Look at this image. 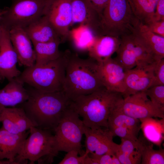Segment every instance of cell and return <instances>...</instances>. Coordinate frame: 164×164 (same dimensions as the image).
<instances>
[{
  "label": "cell",
  "instance_id": "8",
  "mask_svg": "<svg viewBox=\"0 0 164 164\" xmlns=\"http://www.w3.org/2000/svg\"><path fill=\"white\" fill-rule=\"evenodd\" d=\"M45 0H12L11 6L0 10L2 27L9 30L24 28L43 15Z\"/></svg>",
  "mask_w": 164,
  "mask_h": 164
},
{
  "label": "cell",
  "instance_id": "28",
  "mask_svg": "<svg viewBox=\"0 0 164 164\" xmlns=\"http://www.w3.org/2000/svg\"><path fill=\"white\" fill-rule=\"evenodd\" d=\"M159 0H129L136 18L146 24L152 21Z\"/></svg>",
  "mask_w": 164,
  "mask_h": 164
},
{
  "label": "cell",
  "instance_id": "4",
  "mask_svg": "<svg viewBox=\"0 0 164 164\" xmlns=\"http://www.w3.org/2000/svg\"><path fill=\"white\" fill-rule=\"evenodd\" d=\"M67 56L66 51L58 58L46 64L26 67L17 78L23 84L42 92L63 91Z\"/></svg>",
  "mask_w": 164,
  "mask_h": 164
},
{
  "label": "cell",
  "instance_id": "41",
  "mask_svg": "<svg viewBox=\"0 0 164 164\" xmlns=\"http://www.w3.org/2000/svg\"><path fill=\"white\" fill-rule=\"evenodd\" d=\"M1 26L0 23V37L1 36Z\"/></svg>",
  "mask_w": 164,
  "mask_h": 164
},
{
  "label": "cell",
  "instance_id": "12",
  "mask_svg": "<svg viewBox=\"0 0 164 164\" xmlns=\"http://www.w3.org/2000/svg\"><path fill=\"white\" fill-rule=\"evenodd\" d=\"M97 63L98 76L104 87L108 90L122 94L126 89V70L111 57Z\"/></svg>",
  "mask_w": 164,
  "mask_h": 164
},
{
  "label": "cell",
  "instance_id": "3",
  "mask_svg": "<svg viewBox=\"0 0 164 164\" xmlns=\"http://www.w3.org/2000/svg\"><path fill=\"white\" fill-rule=\"evenodd\" d=\"M123 98L121 93L104 87L71 101L70 106L82 118L85 126L108 128L109 116Z\"/></svg>",
  "mask_w": 164,
  "mask_h": 164
},
{
  "label": "cell",
  "instance_id": "10",
  "mask_svg": "<svg viewBox=\"0 0 164 164\" xmlns=\"http://www.w3.org/2000/svg\"><path fill=\"white\" fill-rule=\"evenodd\" d=\"M119 106L125 114L139 120L153 117L164 118V108L153 104L144 91L123 98Z\"/></svg>",
  "mask_w": 164,
  "mask_h": 164
},
{
  "label": "cell",
  "instance_id": "32",
  "mask_svg": "<svg viewBox=\"0 0 164 164\" xmlns=\"http://www.w3.org/2000/svg\"><path fill=\"white\" fill-rule=\"evenodd\" d=\"M63 159L60 162L59 164H85L86 159L88 152L85 151L82 155L78 156L77 151L72 150L67 152Z\"/></svg>",
  "mask_w": 164,
  "mask_h": 164
},
{
  "label": "cell",
  "instance_id": "38",
  "mask_svg": "<svg viewBox=\"0 0 164 164\" xmlns=\"http://www.w3.org/2000/svg\"><path fill=\"white\" fill-rule=\"evenodd\" d=\"M161 20H164V0L158 1L152 21Z\"/></svg>",
  "mask_w": 164,
  "mask_h": 164
},
{
  "label": "cell",
  "instance_id": "9",
  "mask_svg": "<svg viewBox=\"0 0 164 164\" xmlns=\"http://www.w3.org/2000/svg\"><path fill=\"white\" fill-rule=\"evenodd\" d=\"M43 15L54 27L61 43L64 42L72 24L71 0H45Z\"/></svg>",
  "mask_w": 164,
  "mask_h": 164
},
{
  "label": "cell",
  "instance_id": "22",
  "mask_svg": "<svg viewBox=\"0 0 164 164\" xmlns=\"http://www.w3.org/2000/svg\"><path fill=\"white\" fill-rule=\"evenodd\" d=\"M23 28L32 44L60 40L54 27L44 15Z\"/></svg>",
  "mask_w": 164,
  "mask_h": 164
},
{
  "label": "cell",
  "instance_id": "39",
  "mask_svg": "<svg viewBox=\"0 0 164 164\" xmlns=\"http://www.w3.org/2000/svg\"><path fill=\"white\" fill-rule=\"evenodd\" d=\"M100 15L108 0H88Z\"/></svg>",
  "mask_w": 164,
  "mask_h": 164
},
{
  "label": "cell",
  "instance_id": "2",
  "mask_svg": "<svg viewBox=\"0 0 164 164\" xmlns=\"http://www.w3.org/2000/svg\"><path fill=\"white\" fill-rule=\"evenodd\" d=\"M65 75L63 91L71 101L104 87L99 77L98 63L66 50Z\"/></svg>",
  "mask_w": 164,
  "mask_h": 164
},
{
  "label": "cell",
  "instance_id": "26",
  "mask_svg": "<svg viewBox=\"0 0 164 164\" xmlns=\"http://www.w3.org/2000/svg\"><path fill=\"white\" fill-rule=\"evenodd\" d=\"M131 34L120 38L121 43L116 52L117 56L114 59L127 71L135 67L137 61L132 50Z\"/></svg>",
  "mask_w": 164,
  "mask_h": 164
},
{
  "label": "cell",
  "instance_id": "34",
  "mask_svg": "<svg viewBox=\"0 0 164 164\" xmlns=\"http://www.w3.org/2000/svg\"><path fill=\"white\" fill-rule=\"evenodd\" d=\"M114 136H118L125 139L137 140L138 135L127 128L123 127H114L108 128Z\"/></svg>",
  "mask_w": 164,
  "mask_h": 164
},
{
  "label": "cell",
  "instance_id": "25",
  "mask_svg": "<svg viewBox=\"0 0 164 164\" xmlns=\"http://www.w3.org/2000/svg\"><path fill=\"white\" fill-rule=\"evenodd\" d=\"M141 128L147 140L160 146L163 139L164 118L156 120L152 118L140 120Z\"/></svg>",
  "mask_w": 164,
  "mask_h": 164
},
{
  "label": "cell",
  "instance_id": "6",
  "mask_svg": "<svg viewBox=\"0 0 164 164\" xmlns=\"http://www.w3.org/2000/svg\"><path fill=\"white\" fill-rule=\"evenodd\" d=\"M139 21L132 12L129 0H108L101 15V35L121 38L131 34Z\"/></svg>",
  "mask_w": 164,
  "mask_h": 164
},
{
  "label": "cell",
  "instance_id": "36",
  "mask_svg": "<svg viewBox=\"0 0 164 164\" xmlns=\"http://www.w3.org/2000/svg\"><path fill=\"white\" fill-rule=\"evenodd\" d=\"M115 155L121 164H139L141 163V157L126 154L118 151Z\"/></svg>",
  "mask_w": 164,
  "mask_h": 164
},
{
  "label": "cell",
  "instance_id": "11",
  "mask_svg": "<svg viewBox=\"0 0 164 164\" xmlns=\"http://www.w3.org/2000/svg\"><path fill=\"white\" fill-rule=\"evenodd\" d=\"M85 146L89 156H99L105 154H115L119 145L113 140L114 135L107 128L93 129L84 125Z\"/></svg>",
  "mask_w": 164,
  "mask_h": 164
},
{
  "label": "cell",
  "instance_id": "35",
  "mask_svg": "<svg viewBox=\"0 0 164 164\" xmlns=\"http://www.w3.org/2000/svg\"><path fill=\"white\" fill-rule=\"evenodd\" d=\"M89 156L94 159L97 164H121L115 154H105L99 156Z\"/></svg>",
  "mask_w": 164,
  "mask_h": 164
},
{
  "label": "cell",
  "instance_id": "1",
  "mask_svg": "<svg viewBox=\"0 0 164 164\" xmlns=\"http://www.w3.org/2000/svg\"><path fill=\"white\" fill-rule=\"evenodd\" d=\"M28 99L21 104L35 127L54 132L71 101L63 91L44 92L32 87Z\"/></svg>",
  "mask_w": 164,
  "mask_h": 164
},
{
  "label": "cell",
  "instance_id": "37",
  "mask_svg": "<svg viewBox=\"0 0 164 164\" xmlns=\"http://www.w3.org/2000/svg\"><path fill=\"white\" fill-rule=\"evenodd\" d=\"M145 25L152 32L164 37V20L152 21Z\"/></svg>",
  "mask_w": 164,
  "mask_h": 164
},
{
  "label": "cell",
  "instance_id": "19",
  "mask_svg": "<svg viewBox=\"0 0 164 164\" xmlns=\"http://www.w3.org/2000/svg\"><path fill=\"white\" fill-rule=\"evenodd\" d=\"M29 133L28 131L19 134L10 132L3 128L0 129V160L4 159L18 164L15 161L25 139Z\"/></svg>",
  "mask_w": 164,
  "mask_h": 164
},
{
  "label": "cell",
  "instance_id": "40",
  "mask_svg": "<svg viewBox=\"0 0 164 164\" xmlns=\"http://www.w3.org/2000/svg\"><path fill=\"white\" fill-rule=\"evenodd\" d=\"M4 80L3 78L2 77L0 73V80Z\"/></svg>",
  "mask_w": 164,
  "mask_h": 164
},
{
  "label": "cell",
  "instance_id": "14",
  "mask_svg": "<svg viewBox=\"0 0 164 164\" xmlns=\"http://www.w3.org/2000/svg\"><path fill=\"white\" fill-rule=\"evenodd\" d=\"M0 39V73L9 81L21 74L17 69V55L11 42L9 30L1 26Z\"/></svg>",
  "mask_w": 164,
  "mask_h": 164
},
{
  "label": "cell",
  "instance_id": "30",
  "mask_svg": "<svg viewBox=\"0 0 164 164\" xmlns=\"http://www.w3.org/2000/svg\"><path fill=\"white\" fill-rule=\"evenodd\" d=\"M119 151L123 153L141 157L143 146V138L137 140L121 138Z\"/></svg>",
  "mask_w": 164,
  "mask_h": 164
},
{
  "label": "cell",
  "instance_id": "23",
  "mask_svg": "<svg viewBox=\"0 0 164 164\" xmlns=\"http://www.w3.org/2000/svg\"><path fill=\"white\" fill-rule=\"evenodd\" d=\"M60 43L61 40L59 39L48 42L32 43L36 57L35 64L43 65L59 57L62 53L59 49Z\"/></svg>",
  "mask_w": 164,
  "mask_h": 164
},
{
  "label": "cell",
  "instance_id": "16",
  "mask_svg": "<svg viewBox=\"0 0 164 164\" xmlns=\"http://www.w3.org/2000/svg\"><path fill=\"white\" fill-rule=\"evenodd\" d=\"M9 34L19 65L27 67L34 65L36 60L35 52L32 43L24 29L12 28L9 30Z\"/></svg>",
  "mask_w": 164,
  "mask_h": 164
},
{
  "label": "cell",
  "instance_id": "20",
  "mask_svg": "<svg viewBox=\"0 0 164 164\" xmlns=\"http://www.w3.org/2000/svg\"><path fill=\"white\" fill-rule=\"evenodd\" d=\"M120 38L109 35L97 36L88 52L89 57L97 63L111 57L118 49Z\"/></svg>",
  "mask_w": 164,
  "mask_h": 164
},
{
  "label": "cell",
  "instance_id": "33",
  "mask_svg": "<svg viewBox=\"0 0 164 164\" xmlns=\"http://www.w3.org/2000/svg\"><path fill=\"white\" fill-rule=\"evenodd\" d=\"M154 80L152 86L164 85V59L157 61L153 68Z\"/></svg>",
  "mask_w": 164,
  "mask_h": 164
},
{
  "label": "cell",
  "instance_id": "21",
  "mask_svg": "<svg viewBox=\"0 0 164 164\" xmlns=\"http://www.w3.org/2000/svg\"><path fill=\"white\" fill-rule=\"evenodd\" d=\"M9 81L0 89V107H15L26 101L29 97L28 90L25 88L24 84L17 77Z\"/></svg>",
  "mask_w": 164,
  "mask_h": 164
},
{
  "label": "cell",
  "instance_id": "5",
  "mask_svg": "<svg viewBox=\"0 0 164 164\" xmlns=\"http://www.w3.org/2000/svg\"><path fill=\"white\" fill-rule=\"evenodd\" d=\"M15 161L18 164H50L58 153L54 135L51 131L32 127Z\"/></svg>",
  "mask_w": 164,
  "mask_h": 164
},
{
  "label": "cell",
  "instance_id": "24",
  "mask_svg": "<svg viewBox=\"0 0 164 164\" xmlns=\"http://www.w3.org/2000/svg\"><path fill=\"white\" fill-rule=\"evenodd\" d=\"M97 36L87 26L80 24L77 27L70 31L68 38H71L73 45L78 51H88Z\"/></svg>",
  "mask_w": 164,
  "mask_h": 164
},
{
  "label": "cell",
  "instance_id": "13",
  "mask_svg": "<svg viewBox=\"0 0 164 164\" xmlns=\"http://www.w3.org/2000/svg\"><path fill=\"white\" fill-rule=\"evenodd\" d=\"M155 62L149 65H136L126 71V89L122 94L123 98L145 91L152 86L154 80V66Z\"/></svg>",
  "mask_w": 164,
  "mask_h": 164
},
{
  "label": "cell",
  "instance_id": "18",
  "mask_svg": "<svg viewBox=\"0 0 164 164\" xmlns=\"http://www.w3.org/2000/svg\"><path fill=\"white\" fill-rule=\"evenodd\" d=\"M0 114L2 128L10 132L21 134L35 127L21 107H0Z\"/></svg>",
  "mask_w": 164,
  "mask_h": 164
},
{
  "label": "cell",
  "instance_id": "17",
  "mask_svg": "<svg viewBox=\"0 0 164 164\" xmlns=\"http://www.w3.org/2000/svg\"><path fill=\"white\" fill-rule=\"evenodd\" d=\"M135 38L157 61L164 58V37L151 31L139 21L132 33Z\"/></svg>",
  "mask_w": 164,
  "mask_h": 164
},
{
  "label": "cell",
  "instance_id": "42",
  "mask_svg": "<svg viewBox=\"0 0 164 164\" xmlns=\"http://www.w3.org/2000/svg\"><path fill=\"white\" fill-rule=\"evenodd\" d=\"M1 121V116L0 114V122Z\"/></svg>",
  "mask_w": 164,
  "mask_h": 164
},
{
  "label": "cell",
  "instance_id": "15",
  "mask_svg": "<svg viewBox=\"0 0 164 164\" xmlns=\"http://www.w3.org/2000/svg\"><path fill=\"white\" fill-rule=\"evenodd\" d=\"M72 24L79 23L89 27L97 36L101 35V15L88 0H71Z\"/></svg>",
  "mask_w": 164,
  "mask_h": 164
},
{
  "label": "cell",
  "instance_id": "27",
  "mask_svg": "<svg viewBox=\"0 0 164 164\" xmlns=\"http://www.w3.org/2000/svg\"><path fill=\"white\" fill-rule=\"evenodd\" d=\"M120 103L109 116L108 120V128L114 127H125L138 135L141 129L140 120L130 116L123 112L119 106Z\"/></svg>",
  "mask_w": 164,
  "mask_h": 164
},
{
  "label": "cell",
  "instance_id": "29",
  "mask_svg": "<svg viewBox=\"0 0 164 164\" xmlns=\"http://www.w3.org/2000/svg\"><path fill=\"white\" fill-rule=\"evenodd\" d=\"M141 164H164V150L159 148L156 150L152 145L143 138V146L141 153Z\"/></svg>",
  "mask_w": 164,
  "mask_h": 164
},
{
  "label": "cell",
  "instance_id": "31",
  "mask_svg": "<svg viewBox=\"0 0 164 164\" xmlns=\"http://www.w3.org/2000/svg\"><path fill=\"white\" fill-rule=\"evenodd\" d=\"M144 92L153 104L164 108V85L151 87Z\"/></svg>",
  "mask_w": 164,
  "mask_h": 164
},
{
  "label": "cell",
  "instance_id": "7",
  "mask_svg": "<svg viewBox=\"0 0 164 164\" xmlns=\"http://www.w3.org/2000/svg\"><path fill=\"white\" fill-rule=\"evenodd\" d=\"M79 117L70 105L54 131L59 152L75 150L80 155L84 154L81 143L84 125Z\"/></svg>",
  "mask_w": 164,
  "mask_h": 164
}]
</instances>
